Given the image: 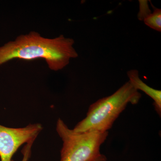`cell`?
I'll return each mask as SVG.
<instances>
[{"label":"cell","mask_w":161,"mask_h":161,"mask_svg":"<svg viewBox=\"0 0 161 161\" xmlns=\"http://www.w3.org/2000/svg\"><path fill=\"white\" fill-rule=\"evenodd\" d=\"M75 41L63 35L47 38L31 31L19 36L0 47V65L14 59L31 60L44 59L48 68L57 71L63 69L72 58L78 57Z\"/></svg>","instance_id":"obj_1"},{"label":"cell","mask_w":161,"mask_h":161,"mask_svg":"<svg viewBox=\"0 0 161 161\" xmlns=\"http://www.w3.org/2000/svg\"><path fill=\"white\" fill-rule=\"evenodd\" d=\"M141 97V93L128 81L114 94L92 104L86 117L73 130L77 132H108L127 105L138 103Z\"/></svg>","instance_id":"obj_2"},{"label":"cell","mask_w":161,"mask_h":161,"mask_svg":"<svg viewBox=\"0 0 161 161\" xmlns=\"http://www.w3.org/2000/svg\"><path fill=\"white\" fill-rule=\"evenodd\" d=\"M57 131L63 141L60 161H106L100 151L108 132H77L70 130L59 118Z\"/></svg>","instance_id":"obj_3"},{"label":"cell","mask_w":161,"mask_h":161,"mask_svg":"<svg viewBox=\"0 0 161 161\" xmlns=\"http://www.w3.org/2000/svg\"><path fill=\"white\" fill-rule=\"evenodd\" d=\"M42 129L40 124H30L21 128H8L0 125L1 161H11L18 149L23 144L34 142Z\"/></svg>","instance_id":"obj_4"},{"label":"cell","mask_w":161,"mask_h":161,"mask_svg":"<svg viewBox=\"0 0 161 161\" xmlns=\"http://www.w3.org/2000/svg\"><path fill=\"white\" fill-rule=\"evenodd\" d=\"M127 75L130 79L129 81L136 89L137 91L140 90L142 91L153 99L154 102L153 105L155 107L156 111L161 116V91L154 89L144 83L140 78L139 72L137 70H130L127 72Z\"/></svg>","instance_id":"obj_5"},{"label":"cell","mask_w":161,"mask_h":161,"mask_svg":"<svg viewBox=\"0 0 161 161\" xmlns=\"http://www.w3.org/2000/svg\"><path fill=\"white\" fill-rule=\"evenodd\" d=\"M146 25L157 31H161V9L155 8L153 12L147 16L143 19Z\"/></svg>","instance_id":"obj_6"},{"label":"cell","mask_w":161,"mask_h":161,"mask_svg":"<svg viewBox=\"0 0 161 161\" xmlns=\"http://www.w3.org/2000/svg\"><path fill=\"white\" fill-rule=\"evenodd\" d=\"M34 141L29 142L26 143V145L23 148V150H22L23 153V157L22 161H27L29 159L31 154V148ZM11 161H14L12 160Z\"/></svg>","instance_id":"obj_7"}]
</instances>
